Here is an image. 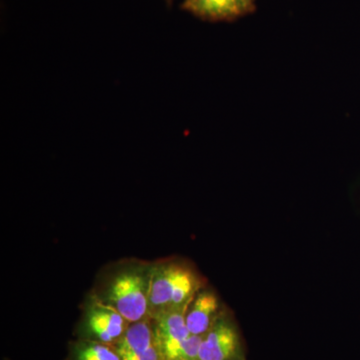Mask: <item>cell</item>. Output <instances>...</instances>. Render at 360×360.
Here are the masks:
<instances>
[{
    "label": "cell",
    "instance_id": "1",
    "mask_svg": "<svg viewBox=\"0 0 360 360\" xmlns=\"http://www.w3.org/2000/svg\"><path fill=\"white\" fill-rule=\"evenodd\" d=\"M187 309H169L153 317V335L160 360H198L203 336L189 333Z\"/></svg>",
    "mask_w": 360,
    "mask_h": 360
},
{
    "label": "cell",
    "instance_id": "2",
    "mask_svg": "<svg viewBox=\"0 0 360 360\" xmlns=\"http://www.w3.org/2000/svg\"><path fill=\"white\" fill-rule=\"evenodd\" d=\"M148 292L149 276L131 270L115 277L110 285L108 300L125 321L134 323L143 321L149 314Z\"/></svg>",
    "mask_w": 360,
    "mask_h": 360
},
{
    "label": "cell",
    "instance_id": "3",
    "mask_svg": "<svg viewBox=\"0 0 360 360\" xmlns=\"http://www.w3.org/2000/svg\"><path fill=\"white\" fill-rule=\"evenodd\" d=\"M198 360H245L238 328L231 319L217 317L203 335Z\"/></svg>",
    "mask_w": 360,
    "mask_h": 360
},
{
    "label": "cell",
    "instance_id": "4",
    "mask_svg": "<svg viewBox=\"0 0 360 360\" xmlns=\"http://www.w3.org/2000/svg\"><path fill=\"white\" fill-rule=\"evenodd\" d=\"M188 269L176 264L158 265L149 276V314L155 315L172 307L175 290L186 276Z\"/></svg>",
    "mask_w": 360,
    "mask_h": 360
},
{
    "label": "cell",
    "instance_id": "5",
    "mask_svg": "<svg viewBox=\"0 0 360 360\" xmlns=\"http://www.w3.org/2000/svg\"><path fill=\"white\" fill-rule=\"evenodd\" d=\"M181 8L202 20L233 21L255 13L257 0H184Z\"/></svg>",
    "mask_w": 360,
    "mask_h": 360
},
{
    "label": "cell",
    "instance_id": "6",
    "mask_svg": "<svg viewBox=\"0 0 360 360\" xmlns=\"http://www.w3.org/2000/svg\"><path fill=\"white\" fill-rule=\"evenodd\" d=\"M85 324L94 340L110 345H115L129 326L112 305L103 303L90 307Z\"/></svg>",
    "mask_w": 360,
    "mask_h": 360
},
{
    "label": "cell",
    "instance_id": "7",
    "mask_svg": "<svg viewBox=\"0 0 360 360\" xmlns=\"http://www.w3.org/2000/svg\"><path fill=\"white\" fill-rule=\"evenodd\" d=\"M219 302L210 290H202L194 296L186 311V326L193 335L203 336L219 316Z\"/></svg>",
    "mask_w": 360,
    "mask_h": 360
},
{
    "label": "cell",
    "instance_id": "8",
    "mask_svg": "<svg viewBox=\"0 0 360 360\" xmlns=\"http://www.w3.org/2000/svg\"><path fill=\"white\" fill-rule=\"evenodd\" d=\"M153 345H155V342L153 324L143 319L130 323L113 347L123 360L143 354Z\"/></svg>",
    "mask_w": 360,
    "mask_h": 360
},
{
    "label": "cell",
    "instance_id": "9",
    "mask_svg": "<svg viewBox=\"0 0 360 360\" xmlns=\"http://www.w3.org/2000/svg\"><path fill=\"white\" fill-rule=\"evenodd\" d=\"M75 360H122L115 347L96 340H84L75 345Z\"/></svg>",
    "mask_w": 360,
    "mask_h": 360
},
{
    "label": "cell",
    "instance_id": "10",
    "mask_svg": "<svg viewBox=\"0 0 360 360\" xmlns=\"http://www.w3.org/2000/svg\"><path fill=\"white\" fill-rule=\"evenodd\" d=\"M165 1H167L168 6H170V4H172V1H174V0H165Z\"/></svg>",
    "mask_w": 360,
    "mask_h": 360
}]
</instances>
